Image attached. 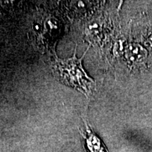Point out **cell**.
<instances>
[{
  "label": "cell",
  "instance_id": "cell-1",
  "mask_svg": "<svg viewBox=\"0 0 152 152\" xmlns=\"http://www.w3.org/2000/svg\"><path fill=\"white\" fill-rule=\"evenodd\" d=\"M76 47L73 56L67 59L55 58L52 62V70L55 77L61 83L73 87L89 97L96 87V83L85 71L82 60L88 50L81 58L76 57Z\"/></svg>",
  "mask_w": 152,
  "mask_h": 152
},
{
  "label": "cell",
  "instance_id": "cell-2",
  "mask_svg": "<svg viewBox=\"0 0 152 152\" xmlns=\"http://www.w3.org/2000/svg\"><path fill=\"white\" fill-rule=\"evenodd\" d=\"M147 50L137 43H131L125 48L124 56L129 64L132 65L142 64L147 58Z\"/></svg>",
  "mask_w": 152,
  "mask_h": 152
},
{
  "label": "cell",
  "instance_id": "cell-3",
  "mask_svg": "<svg viewBox=\"0 0 152 152\" xmlns=\"http://www.w3.org/2000/svg\"><path fill=\"white\" fill-rule=\"evenodd\" d=\"M86 132L85 134L81 133L84 138L85 146L88 152H109L105 145L97 136L95 134L93 130L85 122Z\"/></svg>",
  "mask_w": 152,
  "mask_h": 152
},
{
  "label": "cell",
  "instance_id": "cell-4",
  "mask_svg": "<svg viewBox=\"0 0 152 152\" xmlns=\"http://www.w3.org/2000/svg\"><path fill=\"white\" fill-rule=\"evenodd\" d=\"M147 42H148V44L150 45L152 47V33H151L147 37Z\"/></svg>",
  "mask_w": 152,
  "mask_h": 152
}]
</instances>
